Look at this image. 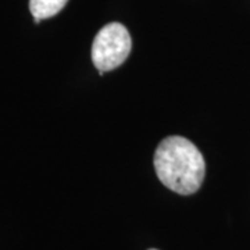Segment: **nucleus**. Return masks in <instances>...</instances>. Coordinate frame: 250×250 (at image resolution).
Segmentation results:
<instances>
[{
    "instance_id": "20e7f679",
    "label": "nucleus",
    "mask_w": 250,
    "mask_h": 250,
    "mask_svg": "<svg viewBox=\"0 0 250 250\" xmlns=\"http://www.w3.org/2000/svg\"><path fill=\"white\" fill-rule=\"evenodd\" d=\"M150 250H156V249H150Z\"/></svg>"
},
{
    "instance_id": "f257e3e1",
    "label": "nucleus",
    "mask_w": 250,
    "mask_h": 250,
    "mask_svg": "<svg viewBox=\"0 0 250 250\" xmlns=\"http://www.w3.org/2000/svg\"><path fill=\"white\" fill-rule=\"evenodd\" d=\"M154 168L161 182L179 195H192L205 179L206 164L200 150L184 136L163 139L154 153Z\"/></svg>"
},
{
    "instance_id": "7ed1b4c3",
    "label": "nucleus",
    "mask_w": 250,
    "mask_h": 250,
    "mask_svg": "<svg viewBox=\"0 0 250 250\" xmlns=\"http://www.w3.org/2000/svg\"><path fill=\"white\" fill-rule=\"evenodd\" d=\"M68 0H29V10L35 18L36 24L42 20L50 18L60 13Z\"/></svg>"
},
{
    "instance_id": "f03ea898",
    "label": "nucleus",
    "mask_w": 250,
    "mask_h": 250,
    "mask_svg": "<svg viewBox=\"0 0 250 250\" xmlns=\"http://www.w3.org/2000/svg\"><path fill=\"white\" fill-rule=\"evenodd\" d=\"M131 35L123 24L111 22L102 28L92 45V60L100 75L121 65L131 53Z\"/></svg>"
}]
</instances>
